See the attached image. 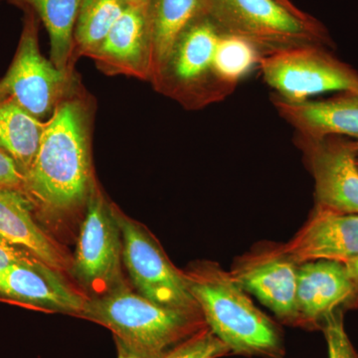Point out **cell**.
Returning a JSON list of instances; mask_svg holds the SVG:
<instances>
[{
	"label": "cell",
	"instance_id": "83f0119b",
	"mask_svg": "<svg viewBox=\"0 0 358 358\" xmlns=\"http://www.w3.org/2000/svg\"><path fill=\"white\" fill-rule=\"evenodd\" d=\"M278 1L280 2V3H282V6H285L286 7H288V8L291 9V10L296 11V13H301L300 8H298L293 2L291 1V0H278Z\"/></svg>",
	"mask_w": 358,
	"mask_h": 358
},
{
	"label": "cell",
	"instance_id": "ffe728a7",
	"mask_svg": "<svg viewBox=\"0 0 358 358\" xmlns=\"http://www.w3.org/2000/svg\"><path fill=\"white\" fill-rule=\"evenodd\" d=\"M45 121L37 119L15 101L0 96V148L25 174L38 150Z\"/></svg>",
	"mask_w": 358,
	"mask_h": 358
},
{
	"label": "cell",
	"instance_id": "9c48e42d",
	"mask_svg": "<svg viewBox=\"0 0 358 358\" xmlns=\"http://www.w3.org/2000/svg\"><path fill=\"white\" fill-rule=\"evenodd\" d=\"M72 263L73 273L90 296H102L126 284L122 274V238L98 183L92 188Z\"/></svg>",
	"mask_w": 358,
	"mask_h": 358
},
{
	"label": "cell",
	"instance_id": "ac0fdd59",
	"mask_svg": "<svg viewBox=\"0 0 358 358\" xmlns=\"http://www.w3.org/2000/svg\"><path fill=\"white\" fill-rule=\"evenodd\" d=\"M207 0H148L152 43L150 83L164 67L181 32L199 16L206 15Z\"/></svg>",
	"mask_w": 358,
	"mask_h": 358
},
{
	"label": "cell",
	"instance_id": "f1b7e54d",
	"mask_svg": "<svg viewBox=\"0 0 358 358\" xmlns=\"http://www.w3.org/2000/svg\"><path fill=\"white\" fill-rule=\"evenodd\" d=\"M143 1H145V3H148V0H143Z\"/></svg>",
	"mask_w": 358,
	"mask_h": 358
},
{
	"label": "cell",
	"instance_id": "9a60e30c",
	"mask_svg": "<svg viewBox=\"0 0 358 358\" xmlns=\"http://www.w3.org/2000/svg\"><path fill=\"white\" fill-rule=\"evenodd\" d=\"M352 296L353 285L345 264L319 260L298 266V326L322 329L327 315L346 308Z\"/></svg>",
	"mask_w": 358,
	"mask_h": 358
},
{
	"label": "cell",
	"instance_id": "7c38bea8",
	"mask_svg": "<svg viewBox=\"0 0 358 358\" xmlns=\"http://www.w3.org/2000/svg\"><path fill=\"white\" fill-rule=\"evenodd\" d=\"M89 296L71 286L62 273L40 260L0 271V301L30 310L81 317Z\"/></svg>",
	"mask_w": 358,
	"mask_h": 358
},
{
	"label": "cell",
	"instance_id": "7402d4cb",
	"mask_svg": "<svg viewBox=\"0 0 358 358\" xmlns=\"http://www.w3.org/2000/svg\"><path fill=\"white\" fill-rule=\"evenodd\" d=\"M230 352L229 348L208 327H205L159 358H219Z\"/></svg>",
	"mask_w": 358,
	"mask_h": 358
},
{
	"label": "cell",
	"instance_id": "2e32d148",
	"mask_svg": "<svg viewBox=\"0 0 358 358\" xmlns=\"http://www.w3.org/2000/svg\"><path fill=\"white\" fill-rule=\"evenodd\" d=\"M272 102L281 117L308 140L345 136L358 141V93L345 92L326 100L288 101L277 95Z\"/></svg>",
	"mask_w": 358,
	"mask_h": 358
},
{
	"label": "cell",
	"instance_id": "484cf974",
	"mask_svg": "<svg viewBox=\"0 0 358 358\" xmlns=\"http://www.w3.org/2000/svg\"><path fill=\"white\" fill-rule=\"evenodd\" d=\"M117 348V358H159L136 350L133 346L127 345L120 339L114 338Z\"/></svg>",
	"mask_w": 358,
	"mask_h": 358
},
{
	"label": "cell",
	"instance_id": "f546056e",
	"mask_svg": "<svg viewBox=\"0 0 358 358\" xmlns=\"http://www.w3.org/2000/svg\"><path fill=\"white\" fill-rule=\"evenodd\" d=\"M357 164H358V155H357Z\"/></svg>",
	"mask_w": 358,
	"mask_h": 358
},
{
	"label": "cell",
	"instance_id": "e0dca14e",
	"mask_svg": "<svg viewBox=\"0 0 358 358\" xmlns=\"http://www.w3.org/2000/svg\"><path fill=\"white\" fill-rule=\"evenodd\" d=\"M33 212V205L24 194L0 188V237L62 273L69 266L67 257L40 227Z\"/></svg>",
	"mask_w": 358,
	"mask_h": 358
},
{
	"label": "cell",
	"instance_id": "8fae6325",
	"mask_svg": "<svg viewBox=\"0 0 358 358\" xmlns=\"http://www.w3.org/2000/svg\"><path fill=\"white\" fill-rule=\"evenodd\" d=\"M298 266L282 244L262 243L239 257L230 274L242 289L255 294L280 320L298 326Z\"/></svg>",
	"mask_w": 358,
	"mask_h": 358
},
{
	"label": "cell",
	"instance_id": "4fadbf2b",
	"mask_svg": "<svg viewBox=\"0 0 358 358\" xmlns=\"http://www.w3.org/2000/svg\"><path fill=\"white\" fill-rule=\"evenodd\" d=\"M89 58L103 74L150 82L152 43L148 3L143 0L133 2Z\"/></svg>",
	"mask_w": 358,
	"mask_h": 358
},
{
	"label": "cell",
	"instance_id": "ba28073f",
	"mask_svg": "<svg viewBox=\"0 0 358 358\" xmlns=\"http://www.w3.org/2000/svg\"><path fill=\"white\" fill-rule=\"evenodd\" d=\"M24 10L20 43L6 76L0 80V96H8L41 121H46L59 102L79 81L47 60L39 46V18Z\"/></svg>",
	"mask_w": 358,
	"mask_h": 358
},
{
	"label": "cell",
	"instance_id": "8992f818",
	"mask_svg": "<svg viewBox=\"0 0 358 358\" xmlns=\"http://www.w3.org/2000/svg\"><path fill=\"white\" fill-rule=\"evenodd\" d=\"M257 68L285 100H308L327 92L358 93L357 71L319 45L272 52L261 57Z\"/></svg>",
	"mask_w": 358,
	"mask_h": 358
},
{
	"label": "cell",
	"instance_id": "3957f363",
	"mask_svg": "<svg viewBox=\"0 0 358 358\" xmlns=\"http://www.w3.org/2000/svg\"><path fill=\"white\" fill-rule=\"evenodd\" d=\"M80 317L107 327L114 338L157 357L207 327L202 313L164 307L134 293L127 284L89 296Z\"/></svg>",
	"mask_w": 358,
	"mask_h": 358
},
{
	"label": "cell",
	"instance_id": "52a82bcc",
	"mask_svg": "<svg viewBox=\"0 0 358 358\" xmlns=\"http://www.w3.org/2000/svg\"><path fill=\"white\" fill-rule=\"evenodd\" d=\"M122 238V262L138 294L174 310L201 313L185 272L171 263L157 238L112 203Z\"/></svg>",
	"mask_w": 358,
	"mask_h": 358
},
{
	"label": "cell",
	"instance_id": "277c9868",
	"mask_svg": "<svg viewBox=\"0 0 358 358\" xmlns=\"http://www.w3.org/2000/svg\"><path fill=\"white\" fill-rule=\"evenodd\" d=\"M222 30L207 15L181 32L159 75L152 82L157 93L186 110H201L222 102L235 91L219 64Z\"/></svg>",
	"mask_w": 358,
	"mask_h": 358
},
{
	"label": "cell",
	"instance_id": "4316f807",
	"mask_svg": "<svg viewBox=\"0 0 358 358\" xmlns=\"http://www.w3.org/2000/svg\"><path fill=\"white\" fill-rule=\"evenodd\" d=\"M346 268L353 285V296L346 310H353L358 308V257L352 262L346 264Z\"/></svg>",
	"mask_w": 358,
	"mask_h": 358
},
{
	"label": "cell",
	"instance_id": "d6986e66",
	"mask_svg": "<svg viewBox=\"0 0 358 358\" xmlns=\"http://www.w3.org/2000/svg\"><path fill=\"white\" fill-rule=\"evenodd\" d=\"M2 1V0H0ZM31 8L50 38V60L59 70L74 74V32L84 0H6Z\"/></svg>",
	"mask_w": 358,
	"mask_h": 358
},
{
	"label": "cell",
	"instance_id": "6da1fadb",
	"mask_svg": "<svg viewBox=\"0 0 358 358\" xmlns=\"http://www.w3.org/2000/svg\"><path fill=\"white\" fill-rule=\"evenodd\" d=\"M95 103L79 81L45 121L26 171L24 195L34 211L65 215L86 205L96 182L92 164Z\"/></svg>",
	"mask_w": 358,
	"mask_h": 358
},
{
	"label": "cell",
	"instance_id": "44dd1931",
	"mask_svg": "<svg viewBox=\"0 0 358 358\" xmlns=\"http://www.w3.org/2000/svg\"><path fill=\"white\" fill-rule=\"evenodd\" d=\"M136 0H84L74 32L73 61L90 57L115 21Z\"/></svg>",
	"mask_w": 358,
	"mask_h": 358
},
{
	"label": "cell",
	"instance_id": "7a4b0ae2",
	"mask_svg": "<svg viewBox=\"0 0 358 358\" xmlns=\"http://www.w3.org/2000/svg\"><path fill=\"white\" fill-rule=\"evenodd\" d=\"M207 327L229 348L248 357L282 358L281 331L219 264L199 261L185 271Z\"/></svg>",
	"mask_w": 358,
	"mask_h": 358
},
{
	"label": "cell",
	"instance_id": "30bf717a",
	"mask_svg": "<svg viewBox=\"0 0 358 358\" xmlns=\"http://www.w3.org/2000/svg\"><path fill=\"white\" fill-rule=\"evenodd\" d=\"M315 179V205L358 215V141L345 136L308 140L296 136Z\"/></svg>",
	"mask_w": 358,
	"mask_h": 358
},
{
	"label": "cell",
	"instance_id": "603a6c76",
	"mask_svg": "<svg viewBox=\"0 0 358 358\" xmlns=\"http://www.w3.org/2000/svg\"><path fill=\"white\" fill-rule=\"evenodd\" d=\"M329 358H358V353L348 338L343 322V308L329 313L322 322Z\"/></svg>",
	"mask_w": 358,
	"mask_h": 358
},
{
	"label": "cell",
	"instance_id": "d4e9b609",
	"mask_svg": "<svg viewBox=\"0 0 358 358\" xmlns=\"http://www.w3.org/2000/svg\"><path fill=\"white\" fill-rule=\"evenodd\" d=\"M34 260L38 259L26 250L14 246L0 237V271L6 270L15 264L31 262Z\"/></svg>",
	"mask_w": 358,
	"mask_h": 358
},
{
	"label": "cell",
	"instance_id": "5bb4252c",
	"mask_svg": "<svg viewBox=\"0 0 358 358\" xmlns=\"http://www.w3.org/2000/svg\"><path fill=\"white\" fill-rule=\"evenodd\" d=\"M282 247L296 265L319 260L346 265L358 257V215L315 205L303 228Z\"/></svg>",
	"mask_w": 358,
	"mask_h": 358
},
{
	"label": "cell",
	"instance_id": "5b68a950",
	"mask_svg": "<svg viewBox=\"0 0 358 358\" xmlns=\"http://www.w3.org/2000/svg\"><path fill=\"white\" fill-rule=\"evenodd\" d=\"M206 15L224 33L246 40L263 56L307 45L334 46L319 20L278 0H207Z\"/></svg>",
	"mask_w": 358,
	"mask_h": 358
},
{
	"label": "cell",
	"instance_id": "cb8c5ba5",
	"mask_svg": "<svg viewBox=\"0 0 358 358\" xmlns=\"http://www.w3.org/2000/svg\"><path fill=\"white\" fill-rule=\"evenodd\" d=\"M0 188L24 194L25 176L15 162L0 148Z\"/></svg>",
	"mask_w": 358,
	"mask_h": 358
}]
</instances>
